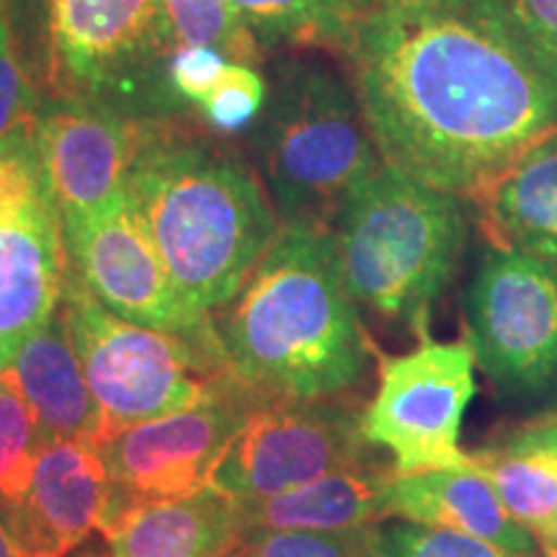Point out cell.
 Instances as JSON below:
<instances>
[{"label": "cell", "instance_id": "cell-1", "mask_svg": "<svg viewBox=\"0 0 557 557\" xmlns=\"http://www.w3.org/2000/svg\"><path fill=\"white\" fill-rule=\"evenodd\" d=\"M341 58L382 163L462 199L557 129V83L500 0L361 13Z\"/></svg>", "mask_w": 557, "mask_h": 557}, {"label": "cell", "instance_id": "cell-2", "mask_svg": "<svg viewBox=\"0 0 557 557\" xmlns=\"http://www.w3.org/2000/svg\"><path fill=\"white\" fill-rule=\"evenodd\" d=\"M127 191L178 295L207 315L246 287L282 230L259 171L189 114L139 124Z\"/></svg>", "mask_w": 557, "mask_h": 557}, {"label": "cell", "instance_id": "cell-3", "mask_svg": "<svg viewBox=\"0 0 557 557\" xmlns=\"http://www.w3.org/2000/svg\"><path fill=\"white\" fill-rule=\"evenodd\" d=\"M214 329L227 372L267 400L354 393L377 354L323 227L278 230Z\"/></svg>", "mask_w": 557, "mask_h": 557}, {"label": "cell", "instance_id": "cell-4", "mask_svg": "<svg viewBox=\"0 0 557 557\" xmlns=\"http://www.w3.org/2000/svg\"><path fill=\"white\" fill-rule=\"evenodd\" d=\"M269 99L250 132L256 171L282 227H323L382 165L348 75L305 52L269 65Z\"/></svg>", "mask_w": 557, "mask_h": 557}, {"label": "cell", "instance_id": "cell-5", "mask_svg": "<svg viewBox=\"0 0 557 557\" xmlns=\"http://www.w3.org/2000/svg\"><path fill=\"white\" fill-rule=\"evenodd\" d=\"M457 194L393 165L369 176L333 220L346 287L389 323L423 336L470 240L468 207Z\"/></svg>", "mask_w": 557, "mask_h": 557}, {"label": "cell", "instance_id": "cell-6", "mask_svg": "<svg viewBox=\"0 0 557 557\" xmlns=\"http://www.w3.org/2000/svg\"><path fill=\"white\" fill-rule=\"evenodd\" d=\"M176 50L165 0H54L50 94L135 122L189 114L171 83Z\"/></svg>", "mask_w": 557, "mask_h": 557}, {"label": "cell", "instance_id": "cell-7", "mask_svg": "<svg viewBox=\"0 0 557 557\" xmlns=\"http://www.w3.org/2000/svg\"><path fill=\"white\" fill-rule=\"evenodd\" d=\"M60 308L99 403L101 444L135 423L191 408L214 380L227 374L225 357L214 348L114 315L70 267Z\"/></svg>", "mask_w": 557, "mask_h": 557}, {"label": "cell", "instance_id": "cell-8", "mask_svg": "<svg viewBox=\"0 0 557 557\" xmlns=\"http://www.w3.org/2000/svg\"><path fill=\"white\" fill-rule=\"evenodd\" d=\"M465 341L506 406H557L555 263L487 243L465 292Z\"/></svg>", "mask_w": 557, "mask_h": 557}, {"label": "cell", "instance_id": "cell-9", "mask_svg": "<svg viewBox=\"0 0 557 557\" xmlns=\"http://www.w3.org/2000/svg\"><path fill=\"white\" fill-rule=\"evenodd\" d=\"M267 403L227 372L191 408L135 423L99 444L111 487L103 527L137 506L212 487L233 442Z\"/></svg>", "mask_w": 557, "mask_h": 557}, {"label": "cell", "instance_id": "cell-10", "mask_svg": "<svg viewBox=\"0 0 557 557\" xmlns=\"http://www.w3.org/2000/svg\"><path fill=\"white\" fill-rule=\"evenodd\" d=\"M377 359V389L364 406L367 442L393 457L395 475L470 465L462 421L475 398V357L468 341H436L429 333L400 357Z\"/></svg>", "mask_w": 557, "mask_h": 557}, {"label": "cell", "instance_id": "cell-11", "mask_svg": "<svg viewBox=\"0 0 557 557\" xmlns=\"http://www.w3.org/2000/svg\"><path fill=\"white\" fill-rule=\"evenodd\" d=\"M364 406L354 393L267 403L233 442L212 487L235 500L267 498L374 462L377 449L361 429Z\"/></svg>", "mask_w": 557, "mask_h": 557}, {"label": "cell", "instance_id": "cell-12", "mask_svg": "<svg viewBox=\"0 0 557 557\" xmlns=\"http://www.w3.org/2000/svg\"><path fill=\"white\" fill-rule=\"evenodd\" d=\"M62 233L70 271L103 308L222 354L214 315L191 310L178 295L127 189L96 212L62 220Z\"/></svg>", "mask_w": 557, "mask_h": 557}, {"label": "cell", "instance_id": "cell-13", "mask_svg": "<svg viewBox=\"0 0 557 557\" xmlns=\"http://www.w3.org/2000/svg\"><path fill=\"white\" fill-rule=\"evenodd\" d=\"M139 124L101 103L50 94L34 114V139L60 218H81L129 184Z\"/></svg>", "mask_w": 557, "mask_h": 557}, {"label": "cell", "instance_id": "cell-14", "mask_svg": "<svg viewBox=\"0 0 557 557\" xmlns=\"http://www.w3.org/2000/svg\"><path fill=\"white\" fill-rule=\"evenodd\" d=\"M109 498V475L94 442H47L9 529L29 557H67L101 534Z\"/></svg>", "mask_w": 557, "mask_h": 557}, {"label": "cell", "instance_id": "cell-15", "mask_svg": "<svg viewBox=\"0 0 557 557\" xmlns=\"http://www.w3.org/2000/svg\"><path fill=\"white\" fill-rule=\"evenodd\" d=\"M67 278L62 218L50 189L0 218V369L58 312Z\"/></svg>", "mask_w": 557, "mask_h": 557}, {"label": "cell", "instance_id": "cell-16", "mask_svg": "<svg viewBox=\"0 0 557 557\" xmlns=\"http://www.w3.org/2000/svg\"><path fill=\"white\" fill-rule=\"evenodd\" d=\"M0 374L26 400L45 442L86 438L99 447L101 410L88 387L62 308L18 346Z\"/></svg>", "mask_w": 557, "mask_h": 557}, {"label": "cell", "instance_id": "cell-17", "mask_svg": "<svg viewBox=\"0 0 557 557\" xmlns=\"http://www.w3.org/2000/svg\"><path fill=\"white\" fill-rule=\"evenodd\" d=\"M468 455L496 487L508 513L537 540L542 557H553L557 547V406L496 431V436Z\"/></svg>", "mask_w": 557, "mask_h": 557}, {"label": "cell", "instance_id": "cell-18", "mask_svg": "<svg viewBox=\"0 0 557 557\" xmlns=\"http://www.w3.org/2000/svg\"><path fill=\"white\" fill-rule=\"evenodd\" d=\"M387 519L451 529L521 555H542L537 540L508 513L475 465L395 475L387 483Z\"/></svg>", "mask_w": 557, "mask_h": 557}, {"label": "cell", "instance_id": "cell-19", "mask_svg": "<svg viewBox=\"0 0 557 557\" xmlns=\"http://www.w3.org/2000/svg\"><path fill=\"white\" fill-rule=\"evenodd\" d=\"M393 465L374 459L331 472L267 498L238 500L243 534L256 532H357L387 519Z\"/></svg>", "mask_w": 557, "mask_h": 557}, {"label": "cell", "instance_id": "cell-20", "mask_svg": "<svg viewBox=\"0 0 557 557\" xmlns=\"http://www.w3.org/2000/svg\"><path fill=\"white\" fill-rule=\"evenodd\" d=\"M487 243L557 267V129L542 135L475 194Z\"/></svg>", "mask_w": 557, "mask_h": 557}, {"label": "cell", "instance_id": "cell-21", "mask_svg": "<svg viewBox=\"0 0 557 557\" xmlns=\"http://www.w3.org/2000/svg\"><path fill=\"white\" fill-rule=\"evenodd\" d=\"M111 557H222L240 537L238 500L207 487L137 506L101 532Z\"/></svg>", "mask_w": 557, "mask_h": 557}, {"label": "cell", "instance_id": "cell-22", "mask_svg": "<svg viewBox=\"0 0 557 557\" xmlns=\"http://www.w3.org/2000/svg\"><path fill=\"white\" fill-rule=\"evenodd\" d=\"M263 50L341 54L357 21L351 0H230Z\"/></svg>", "mask_w": 557, "mask_h": 557}, {"label": "cell", "instance_id": "cell-23", "mask_svg": "<svg viewBox=\"0 0 557 557\" xmlns=\"http://www.w3.org/2000/svg\"><path fill=\"white\" fill-rule=\"evenodd\" d=\"M45 444L37 418L26 400L0 374V517L5 524L29 491Z\"/></svg>", "mask_w": 557, "mask_h": 557}, {"label": "cell", "instance_id": "cell-24", "mask_svg": "<svg viewBox=\"0 0 557 557\" xmlns=\"http://www.w3.org/2000/svg\"><path fill=\"white\" fill-rule=\"evenodd\" d=\"M372 557H542L521 555L470 534L416 524L406 519H385L369 527Z\"/></svg>", "mask_w": 557, "mask_h": 557}, {"label": "cell", "instance_id": "cell-25", "mask_svg": "<svg viewBox=\"0 0 557 557\" xmlns=\"http://www.w3.org/2000/svg\"><path fill=\"white\" fill-rule=\"evenodd\" d=\"M269 99V83L256 67L227 62L220 81L209 90V96L197 107L199 122L218 135L253 127L263 114Z\"/></svg>", "mask_w": 557, "mask_h": 557}, {"label": "cell", "instance_id": "cell-26", "mask_svg": "<svg viewBox=\"0 0 557 557\" xmlns=\"http://www.w3.org/2000/svg\"><path fill=\"white\" fill-rule=\"evenodd\" d=\"M5 11L21 73L39 99H45L52 88L54 0H5Z\"/></svg>", "mask_w": 557, "mask_h": 557}, {"label": "cell", "instance_id": "cell-27", "mask_svg": "<svg viewBox=\"0 0 557 557\" xmlns=\"http://www.w3.org/2000/svg\"><path fill=\"white\" fill-rule=\"evenodd\" d=\"M222 557H372L369 527L357 532L243 534Z\"/></svg>", "mask_w": 557, "mask_h": 557}, {"label": "cell", "instance_id": "cell-28", "mask_svg": "<svg viewBox=\"0 0 557 557\" xmlns=\"http://www.w3.org/2000/svg\"><path fill=\"white\" fill-rule=\"evenodd\" d=\"M45 184L32 124L0 139V218L29 201Z\"/></svg>", "mask_w": 557, "mask_h": 557}, {"label": "cell", "instance_id": "cell-29", "mask_svg": "<svg viewBox=\"0 0 557 557\" xmlns=\"http://www.w3.org/2000/svg\"><path fill=\"white\" fill-rule=\"evenodd\" d=\"M39 96L21 73L5 0H0V139L34 122Z\"/></svg>", "mask_w": 557, "mask_h": 557}, {"label": "cell", "instance_id": "cell-30", "mask_svg": "<svg viewBox=\"0 0 557 557\" xmlns=\"http://www.w3.org/2000/svg\"><path fill=\"white\" fill-rule=\"evenodd\" d=\"M230 60L222 58L212 47L178 45L171 62V83L186 109H197L207 99L209 90L220 81L222 70Z\"/></svg>", "mask_w": 557, "mask_h": 557}, {"label": "cell", "instance_id": "cell-31", "mask_svg": "<svg viewBox=\"0 0 557 557\" xmlns=\"http://www.w3.org/2000/svg\"><path fill=\"white\" fill-rule=\"evenodd\" d=\"M542 67L557 83V0H500Z\"/></svg>", "mask_w": 557, "mask_h": 557}, {"label": "cell", "instance_id": "cell-32", "mask_svg": "<svg viewBox=\"0 0 557 557\" xmlns=\"http://www.w3.org/2000/svg\"><path fill=\"white\" fill-rule=\"evenodd\" d=\"M0 557H29L26 549L21 547V542L13 537V532L3 521V517H0Z\"/></svg>", "mask_w": 557, "mask_h": 557}, {"label": "cell", "instance_id": "cell-33", "mask_svg": "<svg viewBox=\"0 0 557 557\" xmlns=\"http://www.w3.org/2000/svg\"><path fill=\"white\" fill-rule=\"evenodd\" d=\"M354 9H357V16L377 9H387V5H400V3H413V0H351Z\"/></svg>", "mask_w": 557, "mask_h": 557}, {"label": "cell", "instance_id": "cell-34", "mask_svg": "<svg viewBox=\"0 0 557 557\" xmlns=\"http://www.w3.org/2000/svg\"><path fill=\"white\" fill-rule=\"evenodd\" d=\"M67 557H111V549H109V545L107 547H78L75 549L73 555H67Z\"/></svg>", "mask_w": 557, "mask_h": 557}, {"label": "cell", "instance_id": "cell-35", "mask_svg": "<svg viewBox=\"0 0 557 557\" xmlns=\"http://www.w3.org/2000/svg\"><path fill=\"white\" fill-rule=\"evenodd\" d=\"M553 557H557V547H555V555Z\"/></svg>", "mask_w": 557, "mask_h": 557}]
</instances>
